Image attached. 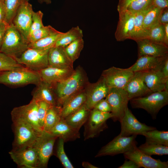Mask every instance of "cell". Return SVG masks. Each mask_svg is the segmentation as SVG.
Masks as SVG:
<instances>
[{"label":"cell","instance_id":"6da1fadb","mask_svg":"<svg viewBox=\"0 0 168 168\" xmlns=\"http://www.w3.org/2000/svg\"><path fill=\"white\" fill-rule=\"evenodd\" d=\"M89 82L85 72L78 66L67 79L53 84L58 106H61L69 97L84 89Z\"/></svg>","mask_w":168,"mask_h":168},{"label":"cell","instance_id":"7a4b0ae2","mask_svg":"<svg viewBox=\"0 0 168 168\" xmlns=\"http://www.w3.org/2000/svg\"><path fill=\"white\" fill-rule=\"evenodd\" d=\"M27 39L12 23L7 26L0 52L15 58L29 48Z\"/></svg>","mask_w":168,"mask_h":168},{"label":"cell","instance_id":"3957f363","mask_svg":"<svg viewBox=\"0 0 168 168\" xmlns=\"http://www.w3.org/2000/svg\"><path fill=\"white\" fill-rule=\"evenodd\" d=\"M129 101L133 108L145 110L155 119L160 110L168 104V91L152 92L146 96L134 98Z\"/></svg>","mask_w":168,"mask_h":168},{"label":"cell","instance_id":"277c9868","mask_svg":"<svg viewBox=\"0 0 168 168\" xmlns=\"http://www.w3.org/2000/svg\"><path fill=\"white\" fill-rule=\"evenodd\" d=\"M41 81L38 72L26 67L19 69L0 72V84L17 87L32 84L36 85Z\"/></svg>","mask_w":168,"mask_h":168},{"label":"cell","instance_id":"5b68a950","mask_svg":"<svg viewBox=\"0 0 168 168\" xmlns=\"http://www.w3.org/2000/svg\"><path fill=\"white\" fill-rule=\"evenodd\" d=\"M14 139L13 150H16L33 145L42 132L35 129L29 124L21 121L13 122Z\"/></svg>","mask_w":168,"mask_h":168},{"label":"cell","instance_id":"8992f818","mask_svg":"<svg viewBox=\"0 0 168 168\" xmlns=\"http://www.w3.org/2000/svg\"><path fill=\"white\" fill-rule=\"evenodd\" d=\"M49 50L29 48L14 59L19 64L24 65L32 70L38 72L49 66L48 53Z\"/></svg>","mask_w":168,"mask_h":168},{"label":"cell","instance_id":"52a82bcc","mask_svg":"<svg viewBox=\"0 0 168 168\" xmlns=\"http://www.w3.org/2000/svg\"><path fill=\"white\" fill-rule=\"evenodd\" d=\"M105 99L111 107V118L114 122L119 121L128 107L129 100L127 92L123 88H110Z\"/></svg>","mask_w":168,"mask_h":168},{"label":"cell","instance_id":"ba28073f","mask_svg":"<svg viewBox=\"0 0 168 168\" xmlns=\"http://www.w3.org/2000/svg\"><path fill=\"white\" fill-rule=\"evenodd\" d=\"M112 116L111 112H104L93 108L84 124V140L97 136L107 127L106 121Z\"/></svg>","mask_w":168,"mask_h":168},{"label":"cell","instance_id":"9c48e42d","mask_svg":"<svg viewBox=\"0 0 168 168\" xmlns=\"http://www.w3.org/2000/svg\"><path fill=\"white\" fill-rule=\"evenodd\" d=\"M136 135L124 137L120 134L101 147L95 157L124 154L136 146Z\"/></svg>","mask_w":168,"mask_h":168},{"label":"cell","instance_id":"30bf717a","mask_svg":"<svg viewBox=\"0 0 168 168\" xmlns=\"http://www.w3.org/2000/svg\"><path fill=\"white\" fill-rule=\"evenodd\" d=\"M38 107V101L32 98L28 104L14 108L11 113L12 122H24L39 131H43L39 124Z\"/></svg>","mask_w":168,"mask_h":168},{"label":"cell","instance_id":"8fae6325","mask_svg":"<svg viewBox=\"0 0 168 168\" xmlns=\"http://www.w3.org/2000/svg\"><path fill=\"white\" fill-rule=\"evenodd\" d=\"M58 138L43 131L38 138L34 146L38 157V168L47 166L49 159L53 154L54 147Z\"/></svg>","mask_w":168,"mask_h":168},{"label":"cell","instance_id":"7c38bea8","mask_svg":"<svg viewBox=\"0 0 168 168\" xmlns=\"http://www.w3.org/2000/svg\"><path fill=\"white\" fill-rule=\"evenodd\" d=\"M134 73V72L128 68H121L112 67L104 70L101 76L109 88L124 89Z\"/></svg>","mask_w":168,"mask_h":168},{"label":"cell","instance_id":"4fadbf2b","mask_svg":"<svg viewBox=\"0 0 168 168\" xmlns=\"http://www.w3.org/2000/svg\"><path fill=\"white\" fill-rule=\"evenodd\" d=\"M121 136L127 137L133 135H141L143 132L156 128L148 126L139 121L128 107L122 118L119 121Z\"/></svg>","mask_w":168,"mask_h":168},{"label":"cell","instance_id":"5bb4252c","mask_svg":"<svg viewBox=\"0 0 168 168\" xmlns=\"http://www.w3.org/2000/svg\"><path fill=\"white\" fill-rule=\"evenodd\" d=\"M11 159L18 166L23 168H38V157L34 144L9 152Z\"/></svg>","mask_w":168,"mask_h":168},{"label":"cell","instance_id":"9a60e30c","mask_svg":"<svg viewBox=\"0 0 168 168\" xmlns=\"http://www.w3.org/2000/svg\"><path fill=\"white\" fill-rule=\"evenodd\" d=\"M104 78L101 76L96 82H89L85 88L86 98L85 104L90 110L99 101L105 98L109 90Z\"/></svg>","mask_w":168,"mask_h":168},{"label":"cell","instance_id":"2e32d148","mask_svg":"<svg viewBox=\"0 0 168 168\" xmlns=\"http://www.w3.org/2000/svg\"><path fill=\"white\" fill-rule=\"evenodd\" d=\"M33 12L32 5L28 1H26L19 7L12 22L27 39Z\"/></svg>","mask_w":168,"mask_h":168},{"label":"cell","instance_id":"e0dca14e","mask_svg":"<svg viewBox=\"0 0 168 168\" xmlns=\"http://www.w3.org/2000/svg\"><path fill=\"white\" fill-rule=\"evenodd\" d=\"M125 158L132 160L140 167L145 168H167L168 162L156 159L141 151L137 147H134L124 154Z\"/></svg>","mask_w":168,"mask_h":168},{"label":"cell","instance_id":"ac0fdd59","mask_svg":"<svg viewBox=\"0 0 168 168\" xmlns=\"http://www.w3.org/2000/svg\"><path fill=\"white\" fill-rule=\"evenodd\" d=\"M135 14L127 10L119 13V20L115 33L117 41L130 39L134 27Z\"/></svg>","mask_w":168,"mask_h":168},{"label":"cell","instance_id":"d6986e66","mask_svg":"<svg viewBox=\"0 0 168 168\" xmlns=\"http://www.w3.org/2000/svg\"><path fill=\"white\" fill-rule=\"evenodd\" d=\"M124 89L127 92L129 100L146 96L152 92L144 81L142 71L134 72L133 75Z\"/></svg>","mask_w":168,"mask_h":168},{"label":"cell","instance_id":"ffe728a7","mask_svg":"<svg viewBox=\"0 0 168 168\" xmlns=\"http://www.w3.org/2000/svg\"><path fill=\"white\" fill-rule=\"evenodd\" d=\"M138 45V57L148 56L163 57L168 56V46L147 39L136 41Z\"/></svg>","mask_w":168,"mask_h":168},{"label":"cell","instance_id":"44dd1931","mask_svg":"<svg viewBox=\"0 0 168 168\" xmlns=\"http://www.w3.org/2000/svg\"><path fill=\"white\" fill-rule=\"evenodd\" d=\"M144 81L152 92L166 91H168V78L161 70L142 71Z\"/></svg>","mask_w":168,"mask_h":168},{"label":"cell","instance_id":"7402d4cb","mask_svg":"<svg viewBox=\"0 0 168 168\" xmlns=\"http://www.w3.org/2000/svg\"><path fill=\"white\" fill-rule=\"evenodd\" d=\"M74 71L73 68H62L48 66L38 72L41 80L54 84L67 79Z\"/></svg>","mask_w":168,"mask_h":168},{"label":"cell","instance_id":"603a6c76","mask_svg":"<svg viewBox=\"0 0 168 168\" xmlns=\"http://www.w3.org/2000/svg\"><path fill=\"white\" fill-rule=\"evenodd\" d=\"M168 56L157 57L144 56L138 57L135 63L128 68L133 72L156 70H161Z\"/></svg>","mask_w":168,"mask_h":168},{"label":"cell","instance_id":"cb8c5ba5","mask_svg":"<svg viewBox=\"0 0 168 168\" xmlns=\"http://www.w3.org/2000/svg\"><path fill=\"white\" fill-rule=\"evenodd\" d=\"M31 94L32 98L39 101H45L52 106H58L53 84L41 80L36 85Z\"/></svg>","mask_w":168,"mask_h":168},{"label":"cell","instance_id":"d4e9b609","mask_svg":"<svg viewBox=\"0 0 168 168\" xmlns=\"http://www.w3.org/2000/svg\"><path fill=\"white\" fill-rule=\"evenodd\" d=\"M49 66L62 68H73V63L61 46L51 48L48 53Z\"/></svg>","mask_w":168,"mask_h":168},{"label":"cell","instance_id":"484cf974","mask_svg":"<svg viewBox=\"0 0 168 168\" xmlns=\"http://www.w3.org/2000/svg\"><path fill=\"white\" fill-rule=\"evenodd\" d=\"M48 133L63 139L64 142L73 141L80 138L79 131L68 124L62 118Z\"/></svg>","mask_w":168,"mask_h":168},{"label":"cell","instance_id":"4316f807","mask_svg":"<svg viewBox=\"0 0 168 168\" xmlns=\"http://www.w3.org/2000/svg\"><path fill=\"white\" fill-rule=\"evenodd\" d=\"M86 98L85 88L68 99L61 106L62 118L76 111L85 104Z\"/></svg>","mask_w":168,"mask_h":168},{"label":"cell","instance_id":"83f0119b","mask_svg":"<svg viewBox=\"0 0 168 168\" xmlns=\"http://www.w3.org/2000/svg\"><path fill=\"white\" fill-rule=\"evenodd\" d=\"M91 110L85 104L78 110L63 119L68 124L79 131L88 118Z\"/></svg>","mask_w":168,"mask_h":168},{"label":"cell","instance_id":"f1b7e54d","mask_svg":"<svg viewBox=\"0 0 168 168\" xmlns=\"http://www.w3.org/2000/svg\"><path fill=\"white\" fill-rule=\"evenodd\" d=\"M152 7L147 10L135 14L134 27L131 35L130 39L136 41L147 38L148 30L144 28L143 21L145 15Z\"/></svg>","mask_w":168,"mask_h":168},{"label":"cell","instance_id":"f546056e","mask_svg":"<svg viewBox=\"0 0 168 168\" xmlns=\"http://www.w3.org/2000/svg\"><path fill=\"white\" fill-rule=\"evenodd\" d=\"M62 33L55 29L48 36L36 42L30 44L29 48L41 50H49L54 46L57 40Z\"/></svg>","mask_w":168,"mask_h":168},{"label":"cell","instance_id":"4dcf8cb0","mask_svg":"<svg viewBox=\"0 0 168 168\" xmlns=\"http://www.w3.org/2000/svg\"><path fill=\"white\" fill-rule=\"evenodd\" d=\"M82 30L78 26L73 27L65 33H63L57 40L54 47H65L75 40L82 38Z\"/></svg>","mask_w":168,"mask_h":168},{"label":"cell","instance_id":"1f68e13d","mask_svg":"<svg viewBox=\"0 0 168 168\" xmlns=\"http://www.w3.org/2000/svg\"><path fill=\"white\" fill-rule=\"evenodd\" d=\"M61 118V106H51L45 118L43 130L49 133L60 121Z\"/></svg>","mask_w":168,"mask_h":168},{"label":"cell","instance_id":"d6a6232c","mask_svg":"<svg viewBox=\"0 0 168 168\" xmlns=\"http://www.w3.org/2000/svg\"><path fill=\"white\" fill-rule=\"evenodd\" d=\"M141 135L146 138V143L168 146V132L156 129L143 133Z\"/></svg>","mask_w":168,"mask_h":168},{"label":"cell","instance_id":"836d02e7","mask_svg":"<svg viewBox=\"0 0 168 168\" xmlns=\"http://www.w3.org/2000/svg\"><path fill=\"white\" fill-rule=\"evenodd\" d=\"M6 11L4 21L9 25L11 24L20 6L26 0H2Z\"/></svg>","mask_w":168,"mask_h":168},{"label":"cell","instance_id":"e575fe53","mask_svg":"<svg viewBox=\"0 0 168 168\" xmlns=\"http://www.w3.org/2000/svg\"><path fill=\"white\" fill-rule=\"evenodd\" d=\"M138 147L142 152L151 156L168 154V146L165 145L145 142Z\"/></svg>","mask_w":168,"mask_h":168},{"label":"cell","instance_id":"d590c367","mask_svg":"<svg viewBox=\"0 0 168 168\" xmlns=\"http://www.w3.org/2000/svg\"><path fill=\"white\" fill-rule=\"evenodd\" d=\"M84 46V41L82 38L75 40L64 47L66 54L73 63L79 57Z\"/></svg>","mask_w":168,"mask_h":168},{"label":"cell","instance_id":"8d00e7d4","mask_svg":"<svg viewBox=\"0 0 168 168\" xmlns=\"http://www.w3.org/2000/svg\"><path fill=\"white\" fill-rule=\"evenodd\" d=\"M25 67L14 58L0 52V72L21 69Z\"/></svg>","mask_w":168,"mask_h":168},{"label":"cell","instance_id":"74e56055","mask_svg":"<svg viewBox=\"0 0 168 168\" xmlns=\"http://www.w3.org/2000/svg\"><path fill=\"white\" fill-rule=\"evenodd\" d=\"M162 9L153 6L145 15L143 21L144 28L148 30L159 23V16Z\"/></svg>","mask_w":168,"mask_h":168},{"label":"cell","instance_id":"f35d334b","mask_svg":"<svg viewBox=\"0 0 168 168\" xmlns=\"http://www.w3.org/2000/svg\"><path fill=\"white\" fill-rule=\"evenodd\" d=\"M55 29L51 26H44L30 34L27 38L29 44L36 42L50 35Z\"/></svg>","mask_w":168,"mask_h":168},{"label":"cell","instance_id":"ab89813d","mask_svg":"<svg viewBox=\"0 0 168 168\" xmlns=\"http://www.w3.org/2000/svg\"><path fill=\"white\" fill-rule=\"evenodd\" d=\"M148 30V36L146 39L156 43L164 44L163 25L158 23Z\"/></svg>","mask_w":168,"mask_h":168},{"label":"cell","instance_id":"60d3db41","mask_svg":"<svg viewBox=\"0 0 168 168\" xmlns=\"http://www.w3.org/2000/svg\"><path fill=\"white\" fill-rule=\"evenodd\" d=\"M64 140L59 138L56 148V154L61 163L65 168H73V166L67 156L64 150Z\"/></svg>","mask_w":168,"mask_h":168},{"label":"cell","instance_id":"b9f144b4","mask_svg":"<svg viewBox=\"0 0 168 168\" xmlns=\"http://www.w3.org/2000/svg\"><path fill=\"white\" fill-rule=\"evenodd\" d=\"M152 6L151 0H138L131 2L125 10L136 14L147 10Z\"/></svg>","mask_w":168,"mask_h":168},{"label":"cell","instance_id":"7bdbcfd3","mask_svg":"<svg viewBox=\"0 0 168 168\" xmlns=\"http://www.w3.org/2000/svg\"><path fill=\"white\" fill-rule=\"evenodd\" d=\"M52 105L45 101H38L37 112L38 122L43 130L46 116L49 108Z\"/></svg>","mask_w":168,"mask_h":168},{"label":"cell","instance_id":"ee69618b","mask_svg":"<svg viewBox=\"0 0 168 168\" xmlns=\"http://www.w3.org/2000/svg\"><path fill=\"white\" fill-rule=\"evenodd\" d=\"M43 13L40 11L33 12L32 15V23L29 35L33 31L44 26L42 22Z\"/></svg>","mask_w":168,"mask_h":168},{"label":"cell","instance_id":"f6af8a7d","mask_svg":"<svg viewBox=\"0 0 168 168\" xmlns=\"http://www.w3.org/2000/svg\"><path fill=\"white\" fill-rule=\"evenodd\" d=\"M93 108L104 112H111V108L110 104L104 98L98 102Z\"/></svg>","mask_w":168,"mask_h":168},{"label":"cell","instance_id":"bcb514c9","mask_svg":"<svg viewBox=\"0 0 168 168\" xmlns=\"http://www.w3.org/2000/svg\"><path fill=\"white\" fill-rule=\"evenodd\" d=\"M159 23L162 25L168 23V7L162 9L159 16Z\"/></svg>","mask_w":168,"mask_h":168},{"label":"cell","instance_id":"7dc6e473","mask_svg":"<svg viewBox=\"0 0 168 168\" xmlns=\"http://www.w3.org/2000/svg\"><path fill=\"white\" fill-rule=\"evenodd\" d=\"M138 0H119L117 10L119 13L125 10L127 6L133 1Z\"/></svg>","mask_w":168,"mask_h":168},{"label":"cell","instance_id":"c3c4849f","mask_svg":"<svg viewBox=\"0 0 168 168\" xmlns=\"http://www.w3.org/2000/svg\"><path fill=\"white\" fill-rule=\"evenodd\" d=\"M152 5L161 9L168 7V0H151Z\"/></svg>","mask_w":168,"mask_h":168},{"label":"cell","instance_id":"681fc988","mask_svg":"<svg viewBox=\"0 0 168 168\" xmlns=\"http://www.w3.org/2000/svg\"><path fill=\"white\" fill-rule=\"evenodd\" d=\"M125 160L124 163L119 166V168H139V166L133 161L128 159Z\"/></svg>","mask_w":168,"mask_h":168},{"label":"cell","instance_id":"f907efd6","mask_svg":"<svg viewBox=\"0 0 168 168\" xmlns=\"http://www.w3.org/2000/svg\"><path fill=\"white\" fill-rule=\"evenodd\" d=\"M8 25L4 21L0 22V49Z\"/></svg>","mask_w":168,"mask_h":168},{"label":"cell","instance_id":"816d5d0a","mask_svg":"<svg viewBox=\"0 0 168 168\" xmlns=\"http://www.w3.org/2000/svg\"><path fill=\"white\" fill-rule=\"evenodd\" d=\"M6 11L2 0L0 2V22L4 21Z\"/></svg>","mask_w":168,"mask_h":168},{"label":"cell","instance_id":"f5cc1de1","mask_svg":"<svg viewBox=\"0 0 168 168\" xmlns=\"http://www.w3.org/2000/svg\"><path fill=\"white\" fill-rule=\"evenodd\" d=\"M163 25L164 27L163 43L168 46V23Z\"/></svg>","mask_w":168,"mask_h":168},{"label":"cell","instance_id":"db71d44e","mask_svg":"<svg viewBox=\"0 0 168 168\" xmlns=\"http://www.w3.org/2000/svg\"><path fill=\"white\" fill-rule=\"evenodd\" d=\"M161 71L166 78H168V58L166 60Z\"/></svg>","mask_w":168,"mask_h":168},{"label":"cell","instance_id":"11a10c76","mask_svg":"<svg viewBox=\"0 0 168 168\" xmlns=\"http://www.w3.org/2000/svg\"><path fill=\"white\" fill-rule=\"evenodd\" d=\"M82 166L85 168H98L89 162L83 161L82 164Z\"/></svg>","mask_w":168,"mask_h":168},{"label":"cell","instance_id":"9f6ffc18","mask_svg":"<svg viewBox=\"0 0 168 168\" xmlns=\"http://www.w3.org/2000/svg\"><path fill=\"white\" fill-rule=\"evenodd\" d=\"M26 1H28L29 0H26ZM38 2L41 4L44 3L47 4H50L51 3V0H38Z\"/></svg>","mask_w":168,"mask_h":168},{"label":"cell","instance_id":"6f0895ef","mask_svg":"<svg viewBox=\"0 0 168 168\" xmlns=\"http://www.w3.org/2000/svg\"><path fill=\"white\" fill-rule=\"evenodd\" d=\"M2 0H0V2Z\"/></svg>","mask_w":168,"mask_h":168}]
</instances>
